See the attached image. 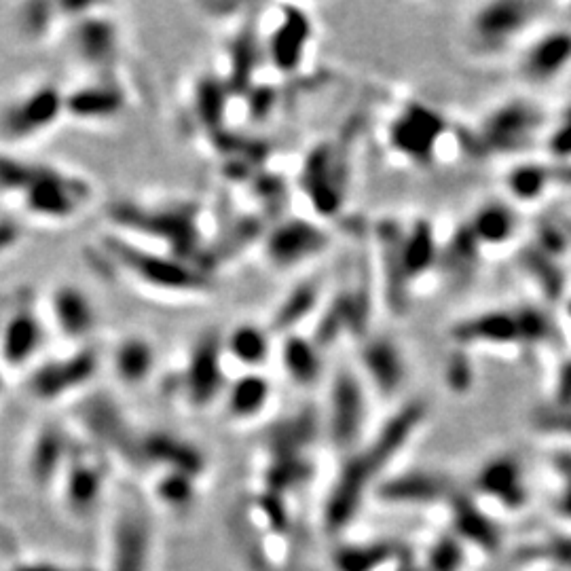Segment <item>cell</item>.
<instances>
[{
	"label": "cell",
	"instance_id": "obj_1",
	"mask_svg": "<svg viewBox=\"0 0 571 571\" xmlns=\"http://www.w3.org/2000/svg\"><path fill=\"white\" fill-rule=\"evenodd\" d=\"M0 199L26 220L60 225L81 214L91 187L58 165L0 149Z\"/></svg>",
	"mask_w": 571,
	"mask_h": 571
},
{
	"label": "cell",
	"instance_id": "obj_2",
	"mask_svg": "<svg viewBox=\"0 0 571 571\" xmlns=\"http://www.w3.org/2000/svg\"><path fill=\"white\" fill-rule=\"evenodd\" d=\"M199 216L201 208L193 201H168V204L146 206L138 204V201L121 199L108 208L110 223L121 231L157 239L168 254L197 267L204 263L206 254V239L201 233Z\"/></svg>",
	"mask_w": 571,
	"mask_h": 571
},
{
	"label": "cell",
	"instance_id": "obj_3",
	"mask_svg": "<svg viewBox=\"0 0 571 571\" xmlns=\"http://www.w3.org/2000/svg\"><path fill=\"white\" fill-rule=\"evenodd\" d=\"M449 337L455 347L468 349V352L474 347L529 352L552 341L555 320L536 305L493 307L457 320L449 328Z\"/></svg>",
	"mask_w": 571,
	"mask_h": 571
},
{
	"label": "cell",
	"instance_id": "obj_4",
	"mask_svg": "<svg viewBox=\"0 0 571 571\" xmlns=\"http://www.w3.org/2000/svg\"><path fill=\"white\" fill-rule=\"evenodd\" d=\"M550 115L546 108L527 96H512L495 104L466 136V146L474 157H519L544 142Z\"/></svg>",
	"mask_w": 571,
	"mask_h": 571
},
{
	"label": "cell",
	"instance_id": "obj_5",
	"mask_svg": "<svg viewBox=\"0 0 571 571\" xmlns=\"http://www.w3.org/2000/svg\"><path fill=\"white\" fill-rule=\"evenodd\" d=\"M100 252L136 284L163 294H204L214 286V275L168 252H153L132 239L110 235Z\"/></svg>",
	"mask_w": 571,
	"mask_h": 571
},
{
	"label": "cell",
	"instance_id": "obj_6",
	"mask_svg": "<svg viewBox=\"0 0 571 571\" xmlns=\"http://www.w3.org/2000/svg\"><path fill=\"white\" fill-rule=\"evenodd\" d=\"M546 5L533 0H489L472 9L468 15L464 36L468 49L476 58H502L536 32Z\"/></svg>",
	"mask_w": 571,
	"mask_h": 571
},
{
	"label": "cell",
	"instance_id": "obj_7",
	"mask_svg": "<svg viewBox=\"0 0 571 571\" xmlns=\"http://www.w3.org/2000/svg\"><path fill=\"white\" fill-rule=\"evenodd\" d=\"M49 326L43 305L28 286L0 299V368L5 377H26L43 358Z\"/></svg>",
	"mask_w": 571,
	"mask_h": 571
},
{
	"label": "cell",
	"instance_id": "obj_8",
	"mask_svg": "<svg viewBox=\"0 0 571 571\" xmlns=\"http://www.w3.org/2000/svg\"><path fill=\"white\" fill-rule=\"evenodd\" d=\"M66 91L51 81L32 83L0 102V149L13 151L49 134L64 113Z\"/></svg>",
	"mask_w": 571,
	"mask_h": 571
},
{
	"label": "cell",
	"instance_id": "obj_9",
	"mask_svg": "<svg viewBox=\"0 0 571 571\" xmlns=\"http://www.w3.org/2000/svg\"><path fill=\"white\" fill-rule=\"evenodd\" d=\"M352 138L345 136L341 142H322L313 146L301 168V191L309 206L322 218H333L345 206L349 174H352Z\"/></svg>",
	"mask_w": 571,
	"mask_h": 571
},
{
	"label": "cell",
	"instance_id": "obj_10",
	"mask_svg": "<svg viewBox=\"0 0 571 571\" xmlns=\"http://www.w3.org/2000/svg\"><path fill=\"white\" fill-rule=\"evenodd\" d=\"M102 354L96 345L85 343L70 352L41 358L24 377L26 392L39 402H58L85 390L100 373Z\"/></svg>",
	"mask_w": 571,
	"mask_h": 571
},
{
	"label": "cell",
	"instance_id": "obj_11",
	"mask_svg": "<svg viewBox=\"0 0 571 571\" xmlns=\"http://www.w3.org/2000/svg\"><path fill=\"white\" fill-rule=\"evenodd\" d=\"M225 358L223 335L216 328L201 333L174 379L172 392L187 400L191 409H210L218 398L225 396L229 385Z\"/></svg>",
	"mask_w": 571,
	"mask_h": 571
},
{
	"label": "cell",
	"instance_id": "obj_12",
	"mask_svg": "<svg viewBox=\"0 0 571 571\" xmlns=\"http://www.w3.org/2000/svg\"><path fill=\"white\" fill-rule=\"evenodd\" d=\"M449 134L451 125L445 115L428 104L411 100L392 117L385 140L396 157L426 168L438 159L440 146Z\"/></svg>",
	"mask_w": 571,
	"mask_h": 571
},
{
	"label": "cell",
	"instance_id": "obj_13",
	"mask_svg": "<svg viewBox=\"0 0 571 571\" xmlns=\"http://www.w3.org/2000/svg\"><path fill=\"white\" fill-rule=\"evenodd\" d=\"M368 400L366 385L354 368L341 366L330 379L326 428L333 445L341 451H352L366 426Z\"/></svg>",
	"mask_w": 571,
	"mask_h": 571
},
{
	"label": "cell",
	"instance_id": "obj_14",
	"mask_svg": "<svg viewBox=\"0 0 571 571\" xmlns=\"http://www.w3.org/2000/svg\"><path fill=\"white\" fill-rule=\"evenodd\" d=\"M571 70V28L533 32L517 53V75L536 87H550Z\"/></svg>",
	"mask_w": 571,
	"mask_h": 571
},
{
	"label": "cell",
	"instance_id": "obj_15",
	"mask_svg": "<svg viewBox=\"0 0 571 571\" xmlns=\"http://www.w3.org/2000/svg\"><path fill=\"white\" fill-rule=\"evenodd\" d=\"M330 246V233L313 220L286 218L263 235V252L271 267L286 271L318 259Z\"/></svg>",
	"mask_w": 571,
	"mask_h": 571
},
{
	"label": "cell",
	"instance_id": "obj_16",
	"mask_svg": "<svg viewBox=\"0 0 571 571\" xmlns=\"http://www.w3.org/2000/svg\"><path fill=\"white\" fill-rule=\"evenodd\" d=\"M49 330L66 343L85 345L98 328V311L89 294L72 282L53 286L43 303Z\"/></svg>",
	"mask_w": 571,
	"mask_h": 571
},
{
	"label": "cell",
	"instance_id": "obj_17",
	"mask_svg": "<svg viewBox=\"0 0 571 571\" xmlns=\"http://www.w3.org/2000/svg\"><path fill=\"white\" fill-rule=\"evenodd\" d=\"M313 39L311 17L294 5H282L263 41V53L280 75H297Z\"/></svg>",
	"mask_w": 571,
	"mask_h": 571
},
{
	"label": "cell",
	"instance_id": "obj_18",
	"mask_svg": "<svg viewBox=\"0 0 571 571\" xmlns=\"http://www.w3.org/2000/svg\"><path fill=\"white\" fill-rule=\"evenodd\" d=\"M360 371L383 398H394L407 383L409 362L388 335H368L360 345Z\"/></svg>",
	"mask_w": 571,
	"mask_h": 571
},
{
	"label": "cell",
	"instance_id": "obj_19",
	"mask_svg": "<svg viewBox=\"0 0 571 571\" xmlns=\"http://www.w3.org/2000/svg\"><path fill=\"white\" fill-rule=\"evenodd\" d=\"M400 233L402 223L394 218H383L375 227V246H377V265L381 269V290L383 301L394 316H404L411 309V292L407 275L400 263Z\"/></svg>",
	"mask_w": 571,
	"mask_h": 571
},
{
	"label": "cell",
	"instance_id": "obj_20",
	"mask_svg": "<svg viewBox=\"0 0 571 571\" xmlns=\"http://www.w3.org/2000/svg\"><path fill=\"white\" fill-rule=\"evenodd\" d=\"M83 426L98 438V442L113 449L117 453L127 455L125 459L140 462V436L127 426L125 415L121 413L119 404L108 396H91L79 411Z\"/></svg>",
	"mask_w": 571,
	"mask_h": 571
},
{
	"label": "cell",
	"instance_id": "obj_21",
	"mask_svg": "<svg viewBox=\"0 0 571 571\" xmlns=\"http://www.w3.org/2000/svg\"><path fill=\"white\" fill-rule=\"evenodd\" d=\"M377 476L379 474H375L371 464H366V457L360 451L345 459L326 504V523L330 529H341L354 519L368 487Z\"/></svg>",
	"mask_w": 571,
	"mask_h": 571
},
{
	"label": "cell",
	"instance_id": "obj_22",
	"mask_svg": "<svg viewBox=\"0 0 571 571\" xmlns=\"http://www.w3.org/2000/svg\"><path fill=\"white\" fill-rule=\"evenodd\" d=\"M98 9L72 20L70 45L85 64L108 68L119 58L121 36L117 24L110 17L100 15Z\"/></svg>",
	"mask_w": 571,
	"mask_h": 571
},
{
	"label": "cell",
	"instance_id": "obj_23",
	"mask_svg": "<svg viewBox=\"0 0 571 571\" xmlns=\"http://www.w3.org/2000/svg\"><path fill=\"white\" fill-rule=\"evenodd\" d=\"M474 487L508 510H521L529 500L525 472L517 455L502 453L491 457L476 472Z\"/></svg>",
	"mask_w": 571,
	"mask_h": 571
},
{
	"label": "cell",
	"instance_id": "obj_24",
	"mask_svg": "<svg viewBox=\"0 0 571 571\" xmlns=\"http://www.w3.org/2000/svg\"><path fill=\"white\" fill-rule=\"evenodd\" d=\"M127 106L125 89L117 81H94L66 91L64 113L81 123H104L119 117Z\"/></svg>",
	"mask_w": 571,
	"mask_h": 571
},
{
	"label": "cell",
	"instance_id": "obj_25",
	"mask_svg": "<svg viewBox=\"0 0 571 571\" xmlns=\"http://www.w3.org/2000/svg\"><path fill=\"white\" fill-rule=\"evenodd\" d=\"M485 250L478 246L468 223H459L447 237L440 239L436 271L440 278L455 288H464L481 269Z\"/></svg>",
	"mask_w": 571,
	"mask_h": 571
},
{
	"label": "cell",
	"instance_id": "obj_26",
	"mask_svg": "<svg viewBox=\"0 0 571 571\" xmlns=\"http://www.w3.org/2000/svg\"><path fill=\"white\" fill-rule=\"evenodd\" d=\"M140 462L159 464L170 472L195 478L206 470V457L195 445L170 432H151L140 436Z\"/></svg>",
	"mask_w": 571,
	"mask_h": 571
},
{
	"label": "cell",
	"instance_id": "obj_27",
	"mask_svg": "<svg viewBox=\"0 0 571 571\" xmlns=\"http://www.w3.org/2000/svg\"><path fill=\"white\" fill-rule=\"evenodd\" d=\"M466 223L485 252L510 246L521 231L519 208L508 199H489L478 206Z\"/></svg>",
	"mask_w": 571,
	"mask_h": 571
},
{
	"label": "cell",
	"instance_id": "obj_28",
	"mask_svg": "<svg viewBox=\"0 0 571 571\" xmlns=\"http://www.w3.org/2000/svg\"><path fill=\"white\" fill-rule=\"evenodd\" d=\"M400 263L411 286L436 271L440 254V237L428 218H415L402 225L400 233Z\"/></svg>",
	"mask_w": 571,
	"mask_h": 571
},
{
	"label": "cell",
	"instance_id": "obj_29",
	"mask_svg": "<svg viewBox=\"0 0 571 571\" xmlns=\"http://www.w3.org/2000/svg\"><path fill=\"white\" fill-rule=\"evenodd\" d=\"M379 497L390 504H434L453 497L447 476L436 472H407L379 485Z\"/></svg>",
	"mask_w": 571,
	"mask_h": 571
},
{
	"label": "cell",
	"instance_id": "obj_30",
	"mask_svg": "<svg viewBox=\"0 0 571 571\" xmlns=\"http://www.w3.org/2000/svg\"><path fill=\"white\" fill-rule=\"evenodd\" d=\"M504 189L508 201H512L514 206L538 204V201L548 197L552 191H557L552 163L536 159L514 161L512 168L504 176Z\"/></svg>",
	"mask_w": 571,
	"mask_h": 571
},
{
	"label": "cell",
	"instance_id": "obj_31",
	"mask_svg": "<svg viewBox=\"0 0 571 571\" xmlns=\"http://www.w3.org/2000/svg\"><path fill=\"white\" fill-rule=\"evenodd\" d=\"M263 41L254 22H246L229 47V75L223 79L231 96H246L254 87L256 68L261 64Z\"/></svg>",
	"mask_w": 571,
	"mask_h": 571
},
{
	"label": "cell",
	"instance_id": "obj_32",
	"mask_svg": "<svg viewBox=\"0 0 571 571\" xmlns=\"http://www.w3.org/2000/svg\"><path fill=\"white\" fill-rule=\"evenodd\" d=\"M280 360L286 377L299 388H313L324 375L322 349L299 330L282 337Z\"/></svg>",
	"mask_w": 571,
	"mask_h": 571
},
{
	"label": "cell",
	"instance_id": "obj_33",
	"mask_svg": "<svg viewBox=\"0 0 571 571\" xmlns=\"http://www.w3.org/2000/svg\"><path fill=\"white\" fill-rule=\"evenodd\" d=\"M110 366H113L115 377L127 385V388H136L149 381L155 373L157 366V352L155 345L142 337L130 335L123 337L110 354Z\"/></svg>",
	"mask_w": 571,
	"mask_h": 571
},
{
	"label": "cell",
	"instance_id": "obj_34",
	"mask_svg": "<svg viewBox=\"0 0 571 571\" xmlns=\"http://www.w3.org/2000/svg\"><path fill=\"white\" fill-rule=\"evenodd\" d=\"M322 292H324V286L318 278H307L299 282L280 301L278 309L273 311L269 333H275L280 337L297 333V328L307 318H311L313 313H316V309L320 307Z\"/></svg>",
	"mask_w": 571,
	"mask_h": 571
},
{
	"label": "cell",
	"instance_id": "obj_35",
	"mask_svg": "<svg viewBox=\"0 0 571 571\" xmlns=\"http://www.w3.org/2000/svg\"><path fill=\"white\" fill-rule=\"evenodd\" d=\"M70 449L72 442L60 426H53V423L43 426L32 442L28 457V468L34 481L43 485L51 483L66 468Z\"/></svg>",
	"mask_w": 571,
	"mask_h": 571
},
{
	"label": "cell",
	"instance_id": "obj_36",
	"mask_svg": "<svg viewBox=\"0 0 571 571\" xmlns=\"http://www.w3.org/2000/svg\"><path fill=\"white\" fill-rule=\"evenodd\" d=\"M149 540V523L142 514L125 512L117 523L113 571H146Z\"/></svg>",
	"mask_w": 571,
	"mask_h": 571
},
{
	"label": "cell",
	"instance_id": "obj_37",
	"mask_svg": "<svg viewBox=\"0 0 571 571\" xmlns=\"http://www.w3.org/2000/svg\"><path fill=\"white\" fill-rule=\"evenodd\" d=\"M271 381L259 373H244L229 381L225 390V407L233 419H254L259 417L271 400Z\"/></svg>",
	"mask_w": 571,
	"mask_h": 571
},
{
	"label": "cell",
	"instance_id": "obj_38",
	"mask_svg": "<svg viewBox=\"0 0 571 571\" xmlns=\"http://www.w3.org/2000/svg\"><path fill=\"white\" fill-rule=\"evenodd\" d=\"M225 341V354L233 358L237 364L246 368V373H254L263 368L273 352L271 333L259 324L244 322L237 324Z\"/></svg>",
	"mask_w": 571,
	"mask_h": 571
},
{
	"label": "cell",
	"instance_id": "obj_39",
	"mask_svg": "<svg viewBox=\"0 0 571 571\" xmlns=\"http://www.w3.org/2000/svg\"><path fill=\"white\" fill-rule=\"evenodd\" d=\"M229 98L231 94L223 79L204 77L201 81H197L193 94V115L197 123L210 134L208 138H214L225 132Z\"/></svg>",
	"mask_w": 571,
	"mask_h": 571
},
{
	"label": "cell",
	"instance_id": "obj_40",
	"mask_svg": "<svg viewBox=\"0 0 571 571\" xmlns=\"http://www.w3.org/2000/svg\"><path fill=\"white\" fill-rule=\"evenodd\" d=\"M66 495L75 510H89L102 491V474L98 466L72 447L66 462Z\"/></svg>",
	"mask_w": 571,
	"mask_h": 571
},
{
	"label": "cell",
	"instance_id": "obj_41",
	"mask_svg": "<svg viewBox=\"0 0 571 571\" xmlns=\"http://www.w3.org/2000/svg\"><path fill=\"white\" fill-rule=\"evenodd\" d=\"M453 525L457 536L485 550L500 546V531L466 495H453Z\"/></svg>",
	"mask_w": 571,
	"mask_h": 571
},
{
	"label": "cell",
	"instance_id": "obj_42",
	"mask_svg": "<svg viewBox=\"0 0 571 571\" xmlns=\"http://www.w3.org/2000/svg\"><path fill=\"white\" fill-rule=\"evenodd\" d=\"M519 267L527 278L540 288L546 299L557 301L563 297L567 278L561 261L552 259V256H548L540 248L529 244L519 252Z\"/></svg>",
	"mask_w": 571,
	"mask_h": 571
},
{
	"label": "cell",
	"instance_id": "obj_43",
	"mask_svg": "<svg viewBox=\"0 0 571 571\" xmlns=\"http://www.w3.org/2000/svg\"><path fill=\"white\" fill-rule=\"evenodd\" d=\"M64 20L60 3H43V0H32L17 7L13 24L17 34L26 43H43L51 39L55 28Z\"/></svg>",
	"mask_w": 571,
	"mask_h": 571
},
{
	"label": "cell",
	"instance_id": "obj_44",
	"mask_svg": "<svg viewBox=\"0 0 571 571\" xmlns=\"http://www.w3.org/2000/svg\"><path fill=\"white\" fill-rule=\"evenodd\" d=\"M533 246L563 263L565 256L571 252V220L561 216H544L538 220Z\"/></svg>",
	"mask_w": 571,
	"mask_h": 571
},
{
	"label": "cell",
	"instance_id": "obj_45",
	"mask_svg": "<svg viewBox=\"0 0 571 571\" xmlns=\"http://www.w3.org/2000/svg\"><path fill=\"white\" fill-rule=\"evenodd\" d=\"M392 557H396V548L390 544L347 546L335 555V567L339 571H375Z\"/></svg>",
	"mask_w": 571,
	"mask_h": 571
},
{
	"label": "cell",
	"instance_id": "obj_46",
	"mask_svg": "<svg viewBox=\"0 0 571 571\" xmlns=\"http://www.w3.org/2000/svg\"><path fill=\"white\" fill-rule=\"evenodd\" d=\"M542 149L550 161H571V104L557 117H550Z\"/></svg>",
	"mask_w": 571,
	"mask_h": 571
},
{
	"label": "cell",
	"instance_id": "obj_47",
	"mask_svg": "<svg viewBox=\"0 0 571 571\" xmlns=\"http://www.w3.org/2000/svg\"><path fill=\"white\" fill-rule=\"evenodd\" d=\"M533 428L544 434L571 436V404H555L533 413Z\"/></svg>",
	"mask_w": 571,
	"mask_h": 571
},
{
	"label": "cell",
	"instance_id": "obj_48",
	"mask_svg": "<svg viewBox=\"0 0 571 571\" xmlns=\"http://www.w3.org/2000/svg\"><path fill=\"white\" fill-rule=\"evenodd\" d=\"M468 354H470L468 349L457 347L455 354L447 362L445 381L449 385V390L455 394H466L474 383V366Z\"/></svg>",
	"mask_w": 571,
	"mask_h": 571
},
{
	"label": "cell",
	"instance_id": "obj_49",
	"mask_svg": "<svg viewBox=\"0 0 571 571\" xmlns=\"http://www.w3.org/2000/svg\"><path fill=\"white\" fill-rule=\"evenodd\" d=\"M464 565V552L462 542L455 538H440L428 559V571H462Z\"/></svg>",
	"mask_w": 571,
	"mask_h": 571
},
{
	"label": "cell",
	"instance_id": "obj_50",
	"mask_svg": "<svg viewBox=\"0 0 571 571\" xmlns=\"http://www.w3.org/2000/svg\"><path fill=\"white\" fill-rule=\"evenodd\" d=\"M159 495L172 506H184L193 500V478L176 472H168L161 478Z\"/></svg>",
	"mask_w": 571,
	"mask_h": 571
},
{
	"label": "cell",
	"instance_id": "obj_51",
	"mask_svg": "<svg viewBox=\"0 0 571 571\" xmlns=\"http://www.w3.org/2000/svg\"><path fill=\"white\" fill-rule=\"evenodd\" d=\"M24 225L17 216H0V261L22 244Z\"/></svg>",
	"mask_w": 571,
	"mask_h": 571
},
{
	"label": "cell",
	"instance_id": "obj_52",
	"mask_svg": "<svg viewBox=\"0 0 571 571\" xmlns=\"http://www.w3.org/2000/svg\"><path fill=\"white\" fill-rule=\"evenodd\" d=\"M555 404H571V360H565L555 377Z\"/></svg>",
	"mask_w": 571,
	"mask_h": 571
},
{
	"label": "cell",
	"instance_id": "obj_53",
	"mask_svg": "<svg viewBox=\"0 0 571 571\" xmlns=\"http://www.w3.org/2000/svg\"><path fill=\"white\" fill-rule=\"evenodd\" d=\"M17 571H70V569H62V567L41 563V565H26V567H20Z\"/></svg>",
	"mask_w": 571,
	"mask_h": 571
},
{
	"label": "cell",
	"instance_id": "obj_54",
	"mask_svg": "<svg viewBox=\"0 0 571 571\" xmlns=\"http://www.w3.org/2000/svg\"><path fill=\"white\" fill-rule=\"evenodd\" d=\"M5 383H7V377L3 373V368H0V394H3V390H5Z\"/></svg>",
	"mask_w": 571,
	"mask_h": 571
},
{
	"label": "cell",
	"instance_id": "obj_55",
	"mask_svg": "<svg viewBox=\"0 0 571 571\" xmlns=\"http://www.w3.org/2000/svg\"><path fill=\"white\" fill-rule=\"evenodd\" d=\"M398 571H419L415 565H402Z\"/></svg>",
	"mask_w": 571,
	"mask_h": 571
},
{
	"label": "cell",
	"instance_id": "obj_56",
	"mask_svg": "<svg viewBox=\"0 0 571 571\" xmlns=\"http://www.w3.org/2000/svg\"><path fill=\"white\" fill-rule=\"evenodd\" d=\"M567 316H569V320H571V301L567 303Z\"/></svg>",
	"mask_w": 571,
	"mask_h": 571
}]
</instances>
